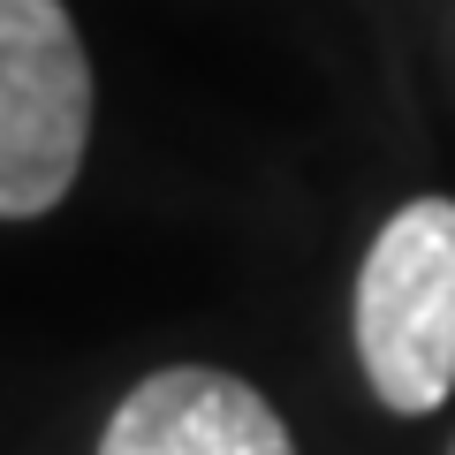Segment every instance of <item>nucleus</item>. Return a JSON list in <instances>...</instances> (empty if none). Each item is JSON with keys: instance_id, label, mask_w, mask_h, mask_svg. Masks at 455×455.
<instances>
[{"instance_id": "nucleus-1", "label": "nucleus", "mask_w": 455, "mask_h": 455, "mask_svg": "<svg viewBox=\"0 0 455 455\" xmlns=\"http://www.w3.org/2000/svg\"><path fill=\"white\" fill-rule=\"evenodd\" d=\"M357 357L395 418L455 395V197H410L357 266Z\"/></svg>"}, {"instance_id": "nucleus-2", "label": "nucleus", "mask_w": 455, "mask_h": 455, "mask_svg": "<svg viewBox=\"0 0 455 455\" xmlns=\"http://www.w3.org/2000/svg\"><path fill=\"white\" fill-rule=\"evenodd\" d=\"M92 145V61L61 0H0V220L68 197Z\"/></svg>"}, {"instance_id": "nucleus-3", "label": "nucleus", "mask_w": 455, "mask_h": 455, "mask_svg": "<svg viewBox=\"0 0 455 455\" xmlns=\"http://www.w3.org/2000/svg\"><path fill=\"white\" fill-rule=\"evenodd\" d=\"M99 455H296V440L251 379L212 364H167L122 395Z\"/></svg>"}]
</instances>
